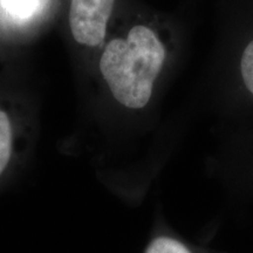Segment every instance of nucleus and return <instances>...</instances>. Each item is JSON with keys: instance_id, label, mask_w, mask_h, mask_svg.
<instances>
[{"instance_id": "f257e3e1", "label": "nucleus", "mask_w": 253, "mask_h": 253, "mask_svg": "<svg viewBox=\"0 0 253 253\" xmlns=\"http://www.w3.org/2000/svg\"><path fill=\"white\" fill-rule=\"evenodd\" d=\"M166 58L167 49L156 32L136 25L126 38H115L107 43L100 71L118 102L126 108L142 109L151 99Z\"/></svg>"}, {"instance_id": "f03ea898", "label": "nucleus", "mask_w": 253, "mask_h": 253, "mask_svg": "<svg viewBox=\"0 0 253 253\" xmlns=\"http://www.w3.org/2000/svg\"><path fill=\"white\" fill-rule=\"evenodd\" d=\"M115 0H72L69 27L81 45L99 46L103 42Z\"/></svg>"}, {"instance_id": "7ed1b4c3", "label": "nucleus", "mask_w": 253, "mask_h": 253, "mask_svg": "<svg viewBox=\"0 0 253 253\" xmlns=\"http://www.w3.org/2000/svg\"><path fill=\"white\" fill-rule=\"evenodd\" d=\"M12 153V126L7 114L0 110V176L5 171Z\"/></svg>"}, {"instance_id": "20e7f679", "label": "nucleus", "mask_w": 253, "mask_h": 253, "mask_svg": "<svg viewBox=\"0 0 253 253\" xmlns=\"http://www.w3.org/2000/svg\"><path fill=\"white\" fill-rule=\"evenodd\" d=\"M145 253H191L178 240L169 237H158L145 250Z\"/></svg>"}, {"instance_id": "39448f33", "label": "nucleus", "mask_w": 253, "mask_h": 253, "mask_svg": "<svg viewBox=\"0 0 253 253\" xmlns=\"http://www.w3.org/2000/svg\"><path fill=\"white\" fill-rule=\"evenodd\" d=\"M240 74L246 89L253 95V39L248 43L242 54Z\"/></svg>"}, {"instance_id": "423d86ee", "label": "nucleus", "mask_w": 253, "mask_h": 253, "mask_svg": "<svg viewBox=\"0 0 253 253\" xmlns=\"http://www.w3.org/2000/svg\"><path fill=\"white\" fill-rule=\"evenodd\" d=\"M4 4L12 15L26 18L36 7L37 0H4Z\"/></svg>"}]
</instances>
